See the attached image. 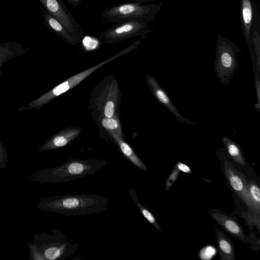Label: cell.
Masks as SVG:
<instances>
[{
    "mask_svg": "<svg viewBox=\"0 0 260 260\" xmlns=\"http://www.w3.org/2000/svg\"><path fill=\"white\" fill-rule=\"evenodd\" d=\"M109 199L96 194L51 196L41 200L38 207L41 210L67 216L100 214L109 207Z\"/></svg>",
    "mask_w": 260,
    "mask_h": 260,
    "instance_id": "6da1fadb",
    "label": "cell"
},
{
    "mask_svg": "<svg viewBox=\"0 0 260 260\" xmlns=\"http://www.w3.org/2000/svg\"><path fill=\"white\" fill-rule=\"evenodd\" d=\"M108 164L103 159H69L59 166L34 173L29 177L41 183H64L93 174Z\"/></svg>",
    "mask_w": 260,
    "mask_h": 260,
    "instance_id": "7a4b0ae2",
    "label": "cell"
},
{
    "mask_svg": "<svg viewBox=\"0 0 260 260\" xmlns=\"http://www.w3.org/2000/svg\"><path fill=\"white\" fill-rule=\"evenodd\" d=\"M162 4H141L136 2L122 4L106 8L102 13L105 20L121 23L132 20H141L148 23L154 21Z\"/></svg>",
    "mask_w": 260,
    "mask_h": 260,
    "instance_id": "3957f363",
    "label": "cell"
},
{
    "mask_svg": "<svg viewBox=\"0 0 260 260\" xmlns=\"http://www.w3.org/2000/svg\"><path fill=\"white\" fill-rule=\"evenodd\" d=\"M140 43V41L138 40L137 41L135 42L128 47L123 50L120 52H119L112 57L69 78L67 80L56 86L51 90L32 101L28 104L27 106L21 107L19 109V111H22L26 110H30L32 109H40L54 98L74 87L91 73L103 66L104 64L116 59L120 56L133 50V49H136V48L138 47Z\"/></svg>",
    "mask_w": 260,
    "mask_h": 260,
    "instance_id": "277c9868",
    "label": "cell"
},
{
    "mask_svg": "<svg viewBox=\"0 0 260 260\" xmlns=\"http://www.w3.org/2000/svg\"><path fill=\"white\" fill-rule=\"evenodd\" d=\"M240 51L233 42L217 35L214 70L216 77L224 85L229 84L239 66L237 55Z\"/></svg>",
    "mask_w": 260,
    "mask_h": 260,
    "instance_id": "5b68a950",
    "label": "cell"
},
{
    "mask_svg": "<svg viewBox=\"0 0 260 260\" xmlns=\"http://www.w3.org/2000/svg\"><path fill=\"white\" fill-rule=\"evenodd\" d=\"M149 24L141 20L124 21L101 31L100 37L109 43L119 42L137 36L144 38L151 32Z\"/></svg>",
    "mask_w": 260,
    "mask_h": 260,
    "instance_id": "8992f818",
    "label": "cell"
},
{
    "mask_svg": "<svg viewBox=\"0 0 260 260\" xmlns=\"http://www.w3.org/2000/svg\"><path fill=\"white\" fill-rule=\"evenodd\" d=\"M43 8L56 18L79 43L84 36L80 24L76 21L62 0H38Z\"/></svg>",
    "mask_w": 260,
    "mask_h": 260,
    "instance_id": "52a82bcc",
    "label": "cell"
},
{
    "mask_svg": "<svg viewBox=\"0 0 260 260\" xmlns=\"http://www.w3.org/2000/svg\"><path fill=\"white\" fill-rule=\"evenodd\" d=\"M216 155L220 162V168L227 184L232 192L238 196L250 207L247 192L243 179V175L231 162L229 155L224 148L218 149Z\"/></svg>",
    "mask_w": 260,
    "mask_h": 260,
    "instance_id": "ba28073f",
    "label": "cell"
},
{
    "mask_svg": "<svg viewBox=\"0 0 260 260\" xmlns=\"http://www.w3.org/2000/svg\"><path fill=\"white\" fill-rule=\"evenodd\" d=\"M208 213L230 235L244 243L250 242L251 236L245 233L242 226L234 215L217 209H211Z\"/></svg>",
    "mask_w": 260,
    "mask_h": 260,
    "instance_id": "9c48e42d",
    "label": "cell"
},
{
    "mask_svg": "<svg viewBox=\"0 0 260 260\" xmlns=\"http://www.w3.org/2000/svg\"><path fill=\"white\" fill-rule=\"evenodd\" d=\"M146 79L151 92L156 100L169 110L180 122L188 125L198 124L197 123L190 121L179 113L166 92L154 77L151 75H146Z\"/></svg>",
    "mask_w": 260,
    "mask_h": 260,
    "instance_id": "30bf717a",
    "label": "cell"
},
{
    "mask_svg": "<svg viewBox=\"0 0 260 260\" xmlns=\"http://www.w3.org/2000/svg\"><path fill=\"white\" fill-rule=\"evenodd\" d=\"M255 4L252 0H241L240 20L243 35L250 53L253 52L251 46V31L253 26Z\"/></svg>",
    "mask_w": 260,
    "mask_h": 260,
    "instance_id": "8fae6325",
    "label": "cell"
},
{
    "mask_svg": "<svg viewBox=\"0 0 260 260\" xmlns=\"http://www.w3.org/2000/svg\"><path fill=\"white\" fill-rule=\"evenodd\" d=\"M81 131L79 128H72L57 133L45 141L39 149L38 153L65 146L74 140Z\"/></svg>",
    "mask_w": 260,
    "mask_h": 260,
    "instance_id": "7c38bea8",
    "label": "cell"
},
{
    "mask_svg": "<svg viewBox=\"0 0 260 260\" xmlns=\"http://www.w3.org/2000/svg\"><path fill=\"white\" fill-rule=\"evenodd\" d=\"M40 8L43 12L45 24L63 41L70 45H76L78 43L76 40L61 23L48 13L42 7H40Z\"/></svg>",
    "mask_w": 260,
    "mask_h": 260,
    "instance_id": "4fadbf2b",
    "label": "cell"
},
{
    "mask_svg": "<svg viewBox=\"0 0 260 260\" xmlns=\"http://www.w3.org/2000/svg\"><path fill=\"white\" fill-rule=\"evenodd\" d=\"M29 50L20 43L10 42L0 44V76L4 75L1 68L8 60L25 54Z\"/></svg>",
    "mask_w": 260,
    "mask_h": 260,
    "instance_id": "5bb4252c",
    "label": "cell"
},
{
    "mask_svg": "<svg viewBox=\"0 0 260 260\" xmlns=\"http://www.w3.org/2000/svg\"><path fill=\"white\" fill-rule=\"evenodd\" d=\"M215 239L221 260H235L236 254L233 243L219 229L214 228Z\"/></svg>",
    "mask_w": 260,
    "mask_h": 260,
    "instance_id": "9a60e30c",
    "label": "cell"
},
{
    "mask_svg": "<svg viewBox=\"0 0 260 260\" xmlns=\"http://www.w3.org/2000/svg\"><path fill=\"white\" fill-rule=\"evenodd\" d=\"M109 133L115 140L124 156L136 167L142 171L147 172L148 169L146 165L135 153L128 144L125 142L123 137L115 133Z\"/></svg>",
    "mask_w": 260,
    "mask_h": 260,
    "instance_id": "2e32d148",
    "label": "cell"
},
{
    "mask_svg": "<svg viewBox=\"0 0 260 260\" xmlns=\"http://www.w3.org/2000/svg\"><path fill=\"white\" fill-rule=\"evenodd\" d=\"M245 186L247 192L250 207L254 214L259 215L260 190L259 185L255 181H250L243 177Z\"/></svg>",
    "mask_w": 260,
    "mask_h": 260,
    "instance_id": "e0dca14e",
    "label": "cell"
},
{
    "mask_svg": "<svg viewBox=\"0 0 260 260\" xmlns=\"http://www.w3.org/2000/svg\"><path fill=\"white\" fill-rule=\"evenodd\" d=\"M222 141L228 154L235 162L242 166L247 165L242 149L236 142L225 136L222 137Z\"/></svg>",
    "mask_w": 260,
    "mask_h": 260,
    "instance_id": "ac0fdd59",
    "label": "cell"
},
{
    "mask_svg": "<svg viewBox=\"0 0 260 260\" xmlns=\"http://www.w3.org/2000/svg\"><path fill=\"white\" fill-rule=\"evenodd\" d=\"M128 192L131 197L132 200L135 205L139 208L143 216L152 224L158 231L161 232V229L159 223L157 221L154 216L151 212L144 206L139 201L134 188L128 189Z\"/></svg>",
    "mask_w": 260,
    "mask_h": 260,
    "instance_id": "d6986e66",
    "label": "cell"
},
{
    "mask_svg": "<svg viewBox=\"0 0 260 260\" xmlns=\"http://www.w3.org/2000/svg\"><path fill=\"white\" fill-rule=\"evenodd\" d=\"M116 85V84H115ZM111 87L109 95L106 98V101L104 106V114L106 118L113 117L116 108V87Z\"/></svg>",
    "mask_w": 260,
    "mask_h": 260,
    "instance_id": "ffe728a7",
    "label": "cell"
},
{
    "mask_svg": "<svg viewBox=\"0 0 260 260\" xmlns=\"http://www.w3.org/2000/svg\"><path fill=\"white\" fill-rule=\"evenodd\" d=\"M67 248V244H62L58 245H51L46 247L42 253L46 259L54 260L58 259L63 255Z\"/></svg>",
    "mask_w": 260,
    "mask_h": 260,
    "instance_id": "44dd1931",
    "label": "cell"
},
{
    "mask_svg": "<svg viewBox=\"0 0 260 260\" xmlns=\"http://www.w3.org/2000/svg\"><path fill=\"white\" fill-rule=\"evenodd\" d=\"M251 46L258 72L260 74V36L259 30L253 28L251 31Z\"/></svg>",
    "mask_w": 260,
    "mask_h": 260,
    "instance_id": "7402d4cb",
    "label": "cell"
},
{
    "mask_svg": "<svg viewBox=\"0 0 260 260\" xmlns=\"http://www.w3.org/2000/svg\"><path fill=\"white\" fill-rule=\"evenodd\" d=\"M102 125L109 133H115L123 137L121 128L118 120L114 118L104 117L102 121Z\"/></svg>",
    "mask_w": 260,
    "mask_h": 260,
    "instance_id": "603a6c76",
    "label": "cell"
},
{
    "mask_svg": "<svg viewBox=\"0 0 260 260\" xmlns=\"http://www.w3.org/2000/svg\"><path fill=\"white\" fill-rule=\"evenodd\" d=\"M250 56L254 75V76L255 79V90L257 99V102L254 105V107L258 111H260V74L258 72L253 54H250Z\"/></svg>",
    "mask_w": 260,
    "mask_h": 260,
    "instance_id": "cb8c5ba5",
    "label": "cell"
},
{
    "mask_svg": "<svg viewBox=\"0 0 260 260\" xmlns=\"http://www.w3.org/2000/svg\"><path fill=\"white\" fill-rule=\"evenodd\" d=\"M30 252V259L32 260H46L41 251L35 243H28Z\"/></svg>",
    "mask_w": 260,
    "mask_h": 260,
    "instance_id": "d4e9b609",
    "label": "cell"
},
{
    "mask_svg": "<svg viewBox=\"0 0 260 260\" xmlns=\"http://www.w3.org/2000/svg\"><path fill=\"white\" fill-rule=\"evenodd\" d=\"M180 171L175 166L166 183L165 190L168 191L177 179Z\"/></svg>",
    "mask_w": 260,
    "mask_h": 260,
    "instance_id": "484cf974",
    "label": "cell"
},
{
    "mask_svg": "<svg viewBox=\"0 0 260 260\" xmlns=\"http://www.w3.org/2000/svg\"><path fill=\"white\" fill-rule=\"evenodd\" d=\"M1 135L0 134V137ZM7 161L6 149L0 140V168H5Z\"/></svg>",
    "mask_w": 260,
    "mask_h": 260,
    "instance_id": "4316f807",
    "label": "cell"
},
{
    "mask_svg": "<svg viewBox=\"0 0 260 260\" xmlns=\"http://www.w3.org/2000/svg\"><path fill=\"white\" fill-rule=\"evenodd\" d=\"M180 171L183 172L191 174L193 173L189 166L184 164L181 161H178L175 166Z\"/></svg>",
    "mask_w": 260,
    "mask_h": 260,
    "instance_id": "83f0119b",
    "label": "cell"
},
{
    "mask_svg": "<svg viewBox=\"0 0 260 260\" xmlns=\"http://www.w3.org/2000/svg\"><path fill=\"white\" fill-rule=\"evenodd\" d=\"M82 1L83 0H67L68 2L70 4L73 5L74 7L79 5Z\"/></svg>",
    "mask_w": 260,
    "mask_h": 260,
    "instance_id": "f1b7e54d",
    "label": "cell"
},
{
    "mask_svg": "<svg viewBox=\"0 0 260 260\" xmlns=\"http://www.w3.org/2000/svg\"><path fill=\"white\" fill-rule=\"evenodd\" d=\"M132 2H136L141 4L151 1H156L157 0H129Z\"/></svg>",
    "mask_w": 260,
    "mask_h": 260,
    "instance_id": "f546056e",
    "label": "cell"
}]
</instances>
